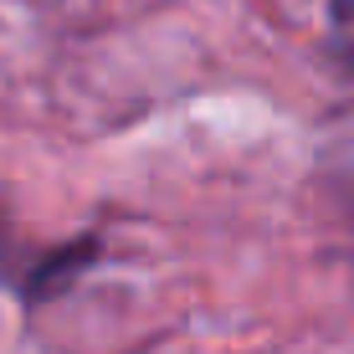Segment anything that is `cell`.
I'll use <instances>...</instances> for the list:
<instances>
[{
  "label": "cell",
  "instance_id": "cell-2",
  "mask_svg": "<svg viewBox=\"0 0 354 354\" xmlns=\"http://www.w3.org/2000/svg\"><path fill=\"white\" fill-rule=\"evenodd\" d=\"M328 52L354 72V0H334V26H328Z\"/></svg>",
  "mask_w": 354,
  "mask_h": 354
},
{
  "label": "cell",
  "instance_id": "cell-1",
  "mask_svg": "<svg viewBox=\"0 0 354 354\" xmlns=\"http://www.w3.org/2000/svg\"><path fill=\"white\" fill-rule=\"evenodd\" d=\"M93 262H97V236H77V241H62V247H46L41 257H31V267L16 277L21 303H26V308L57 303Z\"/></svg>",
  "mask_w": 354,
  "mask_h": 354
}]
</instances>
